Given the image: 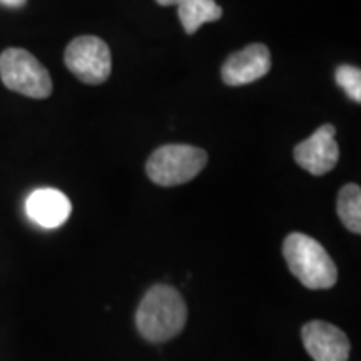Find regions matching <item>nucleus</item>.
<instances>
[{
  "label": "nucleus",
  "instance_id": "obj_7",
  "mask_svg": "<svg viewBox=\"0 0 361 361\" xmlns=\"http://www.w3.org/2000/svg\"><path fill=\"white\" fill-rule=\"evenodd\" d=\"M305 348L313 361H348L350 340L335 324L313 319L301 329Z\"/></svg>",
  "mask_w": 361,
  "mask_h": 361
},
{
  "label": "nucleus",
  "instance_id": "obj_12",
  "mask_svg": "<svg viewBox=\"0 0 361 361\" xmlns=\"http://www.w3.org/2000/svg\"><path fill=\"white\" fill-rule=\"evenodd\" d=\"M336 82L351 101L361 102V71L355 66H340L336 69Z\"/></svg>",
  "mask_w": 361,
  "mask_h": 361
},
{
  "label": "nucleus",
  "instance_id": "obj_10",
  "mask_svg": "<svg viewBox=\"0 0 361 361\" xmlns=\"http://www.w3.org/2000/svg\"><path fill=\"white\" fill-rule=\"evenodd\" d=\"M176 6L180 25L189 35L197 32L200 27L207 22H216L223 17V8L216 0H179Z\"/></svg>",
  "mask_w": 361,
  "mask_h": 361
},
{
  "label": "nucleus",
  "instance_id": "obj_5",
  "mask_svg": "<svg viewBox=\"0 0 361 361\" xmlns=\"http://www.w3.org/2000/svg\"><path fill=\"white\" fill-rule=\"evenodd\" d=\"M64 61L67 69L85 84H102L111 75L109 45L94 35H80L72 40L66 49Z\"/></svg>",
  "mask_w": 361,
  "mask_h": 361
},
{
  "label": "nucleus",
  "instance_id": "obj_4",
  "mask_svg": "<svg viewBox=\"0 0 361 361\" xmlns=\"http://www.w3.org/2000/svg\"><path fill=\"white\" fill-rule=\"evenodd\" d=\"M0 79L6 87L27 97L45 99L52 92L47 69L24 49H7L0 54Z\"/></svg>",
  "mask_w": 361,
  "mask_h": 361
},
{
  "label": "nucleus",
  "instance_id": "obj_14",
  "mask_svg": "<svg viewBox=\"0 0 361 361\" xmlns=\"http://www.w3.org/2000/svg\"><path fill=\"white\" fill-rule=\"evenodd\" d=\"M156 2L159 4V6L168 7V6H176V4H178L179 0H156Z\"/></svg>",
  "mask_w": 361,
  "mask_h": 361
},
{
  "label": "nucleus",
  "instance_id": "obj_9",
  "mask_svg": "<svg viewBox=\"0 0 361 361\" xmlns=\"http://www.w3.org/2000/svg\"><path fill=\"white\" fill-rule=\"evenodd\" d=\"M25 211L40 228L56 229L69 219L72 204L64 192L52 188H40L27 197Z\"/></svg>",
  "mask_w": 361,
  "mask_h": 361
},
{
  "label": "nucleus",
  "instance_id": "obj_13",
  "mask_svg": "<svg viewBox=\"0 0 361 361\" xmlns=\"http://www.w3.org/2000/svg\"><path fill=\"white\" fill-rule=\"evenodd\" d=\"M27 0H0V4L6 7H11V8H20L25 6Z\"/></svg>",
  "mask_w": 361,
  "mask_h": 361
},
{
  "label": "nucleus",
  "instance_id": "obj_8",
  "mask_svg": "<svg viewBox=\"0 0 361 361\" xmlns=\"http://www.w3.org/2000/svg\"><path fill=\"white\" fill-rule=\"evenodd\" d=\"M271 69V52L264 44H251L228 57L221 78L228 85H245L264 78Z\"/></svg>",
  "mask_w": 361,
  "mask_h": 361
},
{
  "label": "nucleus",
  "instance_id": "obj_6",
  "mask_svg": "<svg viewBox=\"0 0 361 361\" xmlns=\"http://www.w3.org/2000/svg\"><path fill=\"white\" fill-rule=\"evenodd\" d=\"M335 126L324 124L295 147V161L300 168L313 176H323L331 171L340 159V147L335 139Z\"/></svg>",
  "mask_w": 361,
  "mask_h": 361
},
{
  "label": "nucleus",
  "instance_id": "obj_2",
  "mask_svg": "<svg viewBox=\"0 0 361 361\" xmlns=\"http://www.w3.org/2000/svg\"><path fill=\"white\" fill-rule=\"evenodd\" d=\"M283 256L291 273L308 290H328L338 281L335 261L314 238L291 233L283 243Z\"/></svg>",
  "mask_w": 361,
  "mask_h": 361
},
{
  "label": "nucleus",
  "instance_id": "obj_11",
  "mask_svg": "<svg viewBox=\"0 0 361 361\" xmlns=\"http://www.w3.org/2000/svg\"><path fill=\"white\" fill-rule=\"evenodd\" d=\"M338 216L351 233H361V189L358 184H346L338 194Z\"/></svg>",
  "mask_w": 361,
  "mask_h": 361
},
{
  "label": "nucleus",
  "instance_id": "obj_1",
  "mask_svg": "<svg viewBox=\"0 0 361 361\" xmlns=\"http://www.w3.org/2000/svg\"><path fill=\"white\" fill-rule=\"evenodd\" d=\"M186 319L188 308L179 291L168 284H156L139 305L135 326L144 340L164 343L183 331Z\"/></svg>",
  "mask_w": 361,
  "mask_h": 361
},
{
  "label": "nucleus",
  "instance_id": "obj_3",
  "mask_svg": "<svg viewBox=\"0 0 361 361\" xmlns=\"http://www.w3.org/2000/svg\"><path fill=\"white\" fill-rule=\"evenodd\" d=\"M207 164L202 149L188 144H166L156 149L146 162L149 179L157 186H179L196 178Z\"/></svg>",
  "mask_w": 361,
  "mask_h": 361
}]
</instances>
